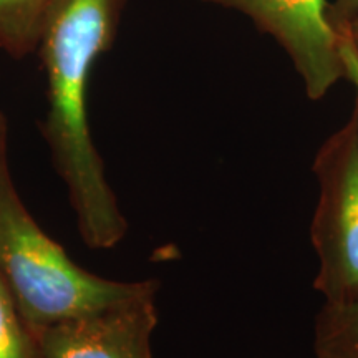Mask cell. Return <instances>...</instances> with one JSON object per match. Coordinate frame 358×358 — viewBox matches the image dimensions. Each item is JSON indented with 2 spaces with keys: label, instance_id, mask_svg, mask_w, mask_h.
Instances as JSON below:
<instances>
[{
  "label": "cell",
  "instance_id": "2",
  "mask_svg": "<svg viewBox=\"0 0 358 358\" xmlns=\"http://www.w3.org/2000/svg\"><path fill=\"white\" fill-rule=\"evenodd\" d=\"M8 123L0 111V279L34 335L69 317L140 297L156 280L118 282L71 261L22 203L8 168Z\"/></svg>",
  "mask_w": 358,
  "mask_h": 358
},
{
  "label": "cell",
  "instance_id": "6",
  "mask_svg": "<svg viewBox=\"0 0 358 358\" xmlns=\"http://www.w3.org/2000/svg\"><path fill=\"white\" fill-rule=\"evenodd\" d=\"M315 358H358V295L343 302H325L317 315Z\"/></svg>",
  "mask_w": 358,
  "mask_h": 358
},
{
  "label": "cell",
  "instance_id": "10",
  "mask_svg": "<svg viewBox=\"0 0 358 358\" xmlns=\"http://www.w3.org/2000/svg\"><path fill=\"white\" fill-rule=\"evenodd\" d=\"M335 20H347L358 15V0H337Z\"/></svg>",
  "mask_w": 358,
  "mask_h": 358
},
{
  "label": "cell",
  "instance_id": "7",
  "mask_svg": "<svg viewBox=\"0 0 358 358\" xmlns=\"http://www.w3.org/2000/svg\"><path fill=\"white\" fill-rule=\"evenodd\" d=\"M50 0H0V50L13 58L37 52Z\"/></svg>",
  "mask_w": 358,
  "mask_h": 358
},
{
  "label": "cell",
  "instance_id": "5",
  "mask_svg": "<svg viewBox=\"0 0 358 358\" xmlns=\"http://www.w3.org/2000/svg\"><path fill=\"white\" fill-rule=\"evenodd\" d=\"M158 289L69 317L34 335L38 358H151Z\"/></svg>",
  "mask_w": 358,
  "mask_h": 358
},
{
  "label": "cell",
  "instance_id": "11",
  "mask_svg": "<svg viewBox=\"0 0 358 358\" xmlns=\"http://www.w3.org/2000/svg\"><path fill=\"white\" fill-rule=\"evenodd\" d=\"M337 22H342V24L347 27L348 34L352 35L353 42H355V45L358 47V15L352 17V19H347V20H337Z\"/></svg>",
  "mask_w": 358,
  "mask_h": 358
},
{
  "label": "cell",
  "instance_id": "1",
  "mask_svg": "<svg viewBox=\"0 0 358 358\" xmlns=\"http://www.w3.org/2000/svg\"><path fill=\"white\" fill-rule=\"evenodd\" d=\"M124 2L50 0L37 47L48 101L40 128L69 189L80 236L92 249L115 248L128 231L93 143L87 111L93 66L115 42Z\"/></svg>",
  "mask_w": 358,
  "mask_h": 358
},
{
  "label": "cell",
  "instance_id": "8",
  "mask_svg": "<svg viewBox=\"0 0 358 358\" xmlns=\"http://www.w3.org/2000/svg\"><path fill=\"white\" fill-rule=\"evenodd\" d=\"M0 358H38L34 334L0 279Z\"/></svg>",
  "mask_w": 358,
  "mask_h": 358
},
{
  "label": "cell",
  "instance_id": "3",
  "mask_svg": "<svg viewBox=\"0 0 358 358\" xmlns=\"http://www.w3.org/2000/svg\"><path fill=\"white\" fill-rule=\"evenodd\" d=\"M319 199L310 239L319 259L313 287L325 302L358 295V110L313 161Z\"/></svg>",
  "mask_w": 358,
  "mask_h": 358
},
{
  "label": "cell",
  "instance_id": "4",
  "mask_svg": "<svg viewBox=\"0 0 358 358\" xmlns=\"http://www.w3.org/2000/svg\"><path fill=\"white\" fill-rule=\"evenodd\" d=\"M245 13L279 42L301 75L306 93L320 100L343 78L340 32L325 0H204Z\"/></svg>",
  "mask_w": 358,
  "mask_h": 358
},
{
  "label": "cell",
  "instance_id": "9",
  "mask_svg": "<svg viewBox=\"0 0 358 358\" xmlns=\"http://www.w3.org/2000/svg\"><path fill=\"white\" fill-rule=\"evenodd\" d=\"M340 32V58H342L343 65V78L350 80L353 87L357 90V110H358V47L353 42L352 35L348 34L347 27L342 22L335 20Z\"/></svg>",
  "mask_w": 358,
  "mask_h": 358
}]
</instances>
